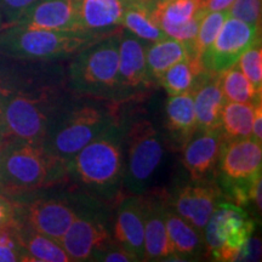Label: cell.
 Instances as JSON below:
<instances>
[{"label": "cell", "mask_w": 262, "mask_h": 262, "mask_svg": "<svg viewBox=\"0 0 262 262\" xmlns=\"http://www.w3.org/2000/svg\"><path fill=\"white\" fill-rule=\"evenodd\" d=\"M67 180L66 164L39 145L8 139L0 146V189L24 194Z\"/></svg>", "instance_id": "obj_3"}, {"label": "cell", "mask_w": 262, "mask_h": 262, "mask_svg": "<svg viewBox=\"0 0 262 262\" xmlns=\"http://www.w3.org/2000/svg\"><path fill=\"white\" fill-rule=\"evenodd\" d=\"M38 0H0V29L15 25Z\"/></svg>", "instance_id": "obj_34"}, {"label": "cell", "mask_w": 262, "mask_h": 262, "mask_svg": "<svg viewBox=\"0 0 262 262\" xmlns=\"http://www.w3.org/2000/svg\"><path fill=\"white\" fill-rule=\"evenodd\" d=\"M120 29L72 56L67 85L75 96L120 103L118 81Z\"/></svg>", "instance_id": "obj_4"}, {"label": "cell", "mask_w": 262, "mask_h": 262, "mask_svg": "<svg viewBox=\"0 0 262 262\" xmlns=\"http://www.w3.org/2000/svg\"><path fill=\"white\" fill-rule=\"evenodd\" d=\"M188 56H196L194 47L188 42L170 37L148 42L146 49L147 71L156 86L171 66Z\"/></svg>", "instance_id": "obj_23"}, {"label": "cell", "mask_w": 262, "mask_h": 262, "mask_svg": "<svg viewBox=\"0 0 262 262\" xmlns=\"http://www.w3.org/2000/svg\"><path fill=\"white\" fill-rule=\"evenodd\" d=\"M16 232L24 251V261L72 262L60 242L17 221Z\"/></svg>", "instance_id": "obj_24"}, {"label": "cell", "mask_w": 262, "mask_h": 262, "mask_svg": "<svg viewBox=\"0 0 262 262\" xmlns=\"http://www.w3.org/2000/svg\"><path fill=\"white\" fill-rule=\"evenodd\" d=\"M56 106L45 97L0 90V108L8 139L41 146Z\"/></svg>", "instance_id": "obj_9"}, {"label": "cell", "mask_w": 262, "mask_h": 262, "mask_svg": "<svg viewBox=\"0 0 262 262\" xmlns=\"http://www.w3.org/2000/svg\"><path fill=\"white\" fill-rule=\"evenodd\" d=\"M255 227L256 224L243 206L220 202L203 232L205 253L214 261H237L247 253Z\"/></svg>", "instance_id": "obj_8"}, {"label": "cell", "mask_w": 262, "mask_h": 262, "mask_svg": "<svg viewBox=\"0 0 262 262\" xmlns=\"http://www.w3.org/2000/svg\"><path fill=\"white\" fill-rule=\"evenodd\" d=\"M112 205L75 189V216L61 239L73 262L90 261L95 251L113 241Z\"/></svg>", "instance_id": "obj_6"}, {"label": "cell", "mask_w": 262, "mask_h": 262, "mask_svg": "<svg viewBox=\"0 0 262 262\" xmlns=\"http://www.w3.org/2000/svg\"><path fill=\"white\" fill-rule=\"evenodd\" d=\"M147 45L148 42L141 40L133 33L120 29L118 63L120 103L140 98L156 86L147 71Z\"/></svg>", "instance_id": "obj_12"}, {"label": "cell", "mask_w": 262, "mask_h": 262, "mask_svg": "<svg viewBox=\"0 0 262 262\" xmlns=\"http://www.w3.org/2000/svg\"><path fill=\"white\" fill-rule=\"evenodd\" d=\"M262 142L254 137L225 140L217 169L222 181L249 182L261 175Z\"/></svg>", "instance_id": "obj_15"}, {"label": "cell", "mask_w": 262, "mask_h": 262, "mask_svg": "<svg viewBox=\"0 0 262 262\" xmlns=\"http://www.w3.org/2000/svg\"><path fill=\"white\" fill-rule=\"evenodd\" d=\"M17 224L16 206L0 193V229L11 227Z\"/></svg>", "instance_id": "obj_36"}, {"label": "cell", "mask_w": 262, "mask_h": 262, "mask_svg": "<svg viewBox=\"0 0 262 262\" xmlns=\"http://www.w3.org/2000/svg\"><path fill=\"white\" fill-rule=\"evenodd\" d=\"M206 70L198 56H188L178 62L164 73L159 85L169 96L189 93Z\"/></svg>", "instance_id": "obj_27"}, {"label": "cell", "mask_w": 262, "mask_h": 262, "mask_svg": "<svg viewBox=\"0 0 262 262\" xmlns=\"http://www.w3.org/2000/svg\"><path fill=\"white\" fill-rule=\"evenodd\" d=\"M166 198L168 195L163 193H145L143 261H176L164 217Z\"/></svg>", "instance_id": "obj_17"}, {"label": "cell", "mask_w": 262, "mask_h": 262, "mask_svg": "<svg viewBox=\"0 0 262 262\" xmlns=\"http://www.w3.org/2000/svg\"><path fill=\"white\" fill-rule=\"evenodd\" d=\"M107 35L12 25L0 29V52L22 60H58L72 57Z\"/></svg>", "instance_id": "obj_5"}, {"label": "cell", "mask_w": 262, "mask_h": 262, "mask_svg": "<svg viewBox=\"0 0 262 262\" xmlns=\"http://www.w3.org/2000/svg\"><path fill=\"white\" fill-rule=\"evenodd\" d=\"M164 217H165L170 247L172 249L176 261L192 260L193 257H198L199 255L205 253L204 234L188 224L179 214H176L168 204V198H166Z\"/></svg>", "instance_id": "obj_22"}, {"label": "cell", "mask_w": 262, "mask_h": 262, "mask_svg": "<svg viewBox=\"0 0 262 262\" xmlns=\"http://www.w3.org/2000/svg\"><path fill=\"white\" fill-rule=\"evenodd\" d=\"M192 91L199 129L220 127L221 110L226 102L220 84V73L205 71Z\"/></svg>", "instance_id": "obj_20"}, {"label": "cell", "mask_w": 262, "mask_h": 262, "mask_svg": "<svg viewBox=\"0 0 262 262\" xmlns=\"http://www.w3.org/2000/svg\"><path fill=\"white\" fill-rule=\"evenodd\" d=\"M261 0H234L228 9L229 17L261 27Z\"/></svg>", "instance_id": "obj_32"}, {"label": "cell", "mask_w": 262, "mask_h": 262, "mask_svg": "<svg viewBox=\"0 0 262 262\" xmlns=\"http://www.w3.org/2000/svg\"><path fill=\"white\" fill-rule=\"evenodd\" d=\"M222 201H226L224 193L219 183L211 179L189 180L168 195V204L172 210L202 233L216 206Z\"/></svg>", "instance_id": "obj_13"}, {"label": "cell", "mask_w": 262, "mask_h": 262, "mask_svg": "<svg viewBox=\"0 0 262 262\" xmlns=\"http://www.w3.org/2000/svg\"><path fill=\"white\" fill-rule=\"evenodd\" d=\"M205 0H155V15L166 34L187 25L198 15L206 12Z\"/></svg>", "instance_id": "obj_26"}, {"label": "cell", "mask_w": 262, "mask_h": 262, "mask_svg": "<svg viewBox=\"0 0 262 262\" xmlns=\"http://www.w3.org/2000/svg\"><path fill=\"white\" fill-rule=\"evenodd\" d=\"M16 225L0 229V262L24 261V251L16 232Z\"/></svg>", "instance_id": "obj_33"}, {"label": "cell", "mask_w": 262, "mask_h": 262, "mask_svg": "<svg viewBox=\"0 0 262 262\" xmlns=\"http://www.w3.org/2000/svg\"><path fill=\"white\" fill-rule=\"evenodd\" d=\"M145 235V193L141 195L125 194L117 202L112 220V237L133 255L143 261Z\"/></svg>", "instance_id": "obj_14"}, {"label": "cell", "mask_w": 262, "mask_h": 262, "mask_svg": "<svg viewBox=\"0 0 262 262\" xmlns=\"http://www.w3.org/2000/svg\"><path fill=\"white\" fill-rule=\"evenodd\" d=\"M117 103L75 96L58 103L49 122L41 147L67 164L79 150L117 119Z\"/></svg>", "instance_id": "obj_2"}, {"label": "cell", "mask_w": 262, "mask_h": 262, "mask_svg": "<svg viewBox=\"0 0 262 262\" xmlns=\"http://www.w3.org/2000/svg\"><path fill=\"white\" fill-rule=\"evenodd\" d=\"M90 261H102V262H137L135 257L126 251L123 247L111 241L110 243L95 251Z\"/></svg>", "instance_id": "obj_35"}, {"label": "cell", "mask_w": 262, "mask_h": 262, "mask_svg": "<svg viewBox=\"0 0 262 262\" xmlns=\"http://www.w3.org/2000/svg\"><path fill=\"white\" fill-rule=\"evenodd\" d=\"M258 41H261V27L228 16L214 42L199 58L206 71L222 73L237 63L242 54Z\"/></svg>", "instance_id": "obj_11"}, {"label": "cell", "mask_w": 262, "mask_h": 262, "mask_svg": "<svg viewBox=\"0 0 262 262\" xmlns=\"http://www.w3.org/2000/svg\"><path fill=\"white\" fill-rule=\"evenodd\" d=\"M8 139V135H6L5 131V125L4 120H3V114H2V108H0V146L5 142V140Z\"/></svg>", "instance_id": "obj_39"}, {"label": "cell", "mask_w": 262, "mask_h": 262, "mask_svg": "<svg viewBox=\"0 0 262 262\" xmlns=\"http://www.w3.org/2000/svg\"><path fill=\"white\" fill-rule=\"evenodd\" d=\"M164 126L172 146L178 149H182L198 127L193 91L169 96L165 103Z\"/></svg>", "instance_id": "obj_21"}, {"label": "cell", "mask_w": 262, "mask_h": 262, "mask_svg": "<svg viewBox=\"0 0 262 262\" xmlns=\"http://www.w3.org/2000/svg\"><path fill=\"white\" fill-rule=\"evenodd\" d=\"M239 70L242 71L248 80L253 84L257 91H262V50L261 41L254 44L247 51L242 54L237 63Z\"/></svg>", "instance_id": "obj_31"}, {"label": "cell", "mask_w": 262, "mask_h": 262, "mask_svg": "<svg viewBox=\"0 0 262 262\" xmlns=\"http://www.w3.org/2000/svg\"><path fill=\"white\" fill-rule=\"evenodd\" d=\"M220 84L225 100L228 102L253 104L261 102L262 94L255 89L237 64L220 73Z\"/></svg>", "instance_id": "obj_29"}, {"label": "cell", "mask_w": 262, "mask_h": 262, "mask_svg": "<svg viewBox=\"0 0 262 262\" xmlns=\"http://www.w3.org/2000/svg\"><path fill=\"white\" fill-rule=\"evenodd\" d=\"M164 158V142L155 124L146 118L127 123L123 193L141 195L148 192Z\"/></svg>", "instance_id": "obj_7"}, {"label": "cell", "mask_w": 262, "mask_h": 262, "mask_svg": "<svg viewBox=\"0 0 262 262\" xmlns=\"http://www.w3.org/2000/svg\"><path fill=\"white\" fill-rule=\"evenodd\" d=\"M256 104L226 101L221 110L220 124L225 140H241L251 137L254 110Z\"/></svg>", "instance_id": "obj_28"}, {"label": "cell", "mask_w": 262, "mask_h": 262, "mask_svg": "<svg viewBox=\"0 0 262 262\" xmlns=\"http://www.w3.org/2000/svg\"><path fill=\"white\" fill-rule=\"evenodd\" d=\"M15 25L51 31H80L74 0H38Z\"/></svg>", "instance_id": "obj_19"}, {"label": "cell", "mask_w": 262, "mask_h": 262, "mask_svg": "<svg viewBox=\"0 0 262 262\" xmlns=\"http://www.w3.org/2000/svg\"><path fill=\"white\" fill-rule=\"evenodd\" d=\"M120 27L146 42L166 38L155 15V0H131L124 11Z\"/></svg>", "instance_id": "obj_25"}, {"label": "cell", "mask_w": 262, "mask_h": 262, "mask_svg": "<svg viewBox=\"0 0 262 262\" xmlns=\"http://www.w3.org/2000/svg\"><path fill=\"white\" fill-rule=\"evenodd\" d=\"M127 122L119 117L66 164L75 188L113 205L123 193Z\"/></svg>", "instance_id": "obj_1"}, {"label": "cell", "mask_w": 262, "mask_h": 262, "mask_svg": "<svg viewBox=\"0 0 262 262\" xmlns=\"http://www.w3.org/2000/svg\"><path fill=\"white\" fill-rule=\"evenodd\" d=\"M255 140L262 142V102L257 103L254 110V120H253V135Z\"/></svg>", "instance_id": "obj_37"}, {"label": "cell", "mask_w": 262, "mask_h": 262, "mask_svg": "<svg viewBox=\"0 0 262 262\" xmlns=\"http://www.w3.org/2000/svg\"><path fill=\"white\" fill-rule=\"evenodd\" d=\"M228 17V10L225 11H212L206 12L199 25L198 33L194 40V50L196 56H201L206 49L214 42L217 37L219 32L225 24L226 18Z\"/></svg>", "instance_id": "obj_30"}, {"label": "cell", "mask_w": 262, "mask_h": 262, "mask_svg": "<svg viewBox=\"0 0 262 262\" xmlns=\"http://www.w3.org/2000/svg\"><path fill=\"white\" fill-rule=\"evenodd\" d=\"M225 136L221 127H196L188 142L183 146L182 164L191 180L211 179L217 170Z\"/></svg>", "instance_id": "obj_16"}, {"label": "cell", "mask_w": 262, "mask_h": 262, "mask_svg": "<svg viewBox=\"0 0 262 262\" xmlns=\"http://www.w3.org/2000/svg\"><path fill=\"white\" fill-rule=\"evenodd\" d=\"M79 29L107 35L120 29L126 6L131 0H74Z\"/></svg>", "instance_id": "obj_18"}, {"label": "cell", "mask_w": 262, "mask_h": 262, "mask_svg": "<svg viewBox=\"0 0 262 262\" xmlns=\"http://www.w3.org/2000/svg\"><path fill=\"white\" fill-rule=\"evenodd\" d=\"M234 0H205L204 10L206 12L212 11H225L231 8Z\"/></svg>", "instance_id": "obj_38"}, {"label": "cell", "mask_w": 262, "mask_h": 262, "mask_svg": "<svg viewBox=\"0 0 262 262\" xmlns=\"http://www.w3.org/2000/svg\"><path fill=\"white\" fill-rule=\"evenodd\" d=\"M16 214L18 222L61 243L74 220L75 191L40 196L24 206H16Z\"/></svg>", "instance_id": "obj_10"}]
</instances>
